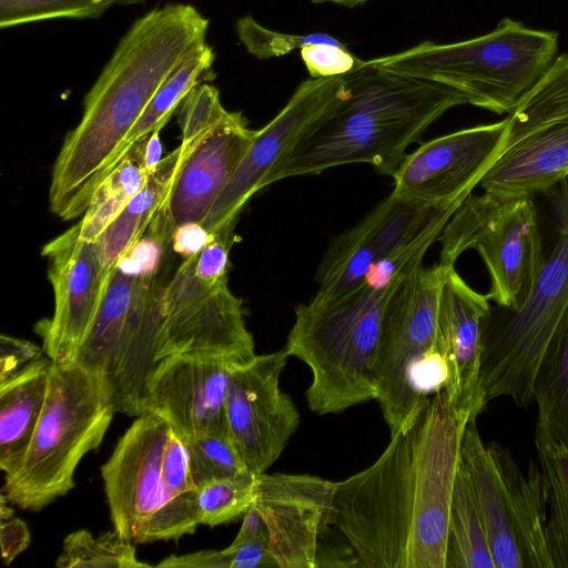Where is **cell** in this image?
<instances>
[{"instance_id": "7dc6e473", "label": "cell", "mask_w": 568, "mask_h": 568, "mask_svg": "<svg viewBox=\"0 0 568 568\" xmlns=\"http://www.w3.org/2000/svg\"><path fill=\"white\" fill-rule=\"evenodd\" d=\"M209 239L210 234L200 223H185L176 227L172 247L175 253L189 257L199 253L206 245Z\"/></svg>"}, {"instance_id": "7bdbcfd3", "label": "cell", "mask_w": 568, "mask_h": 568, "mask_svg": "<svg viewBox=\"0 0 568 568\" xmlns=\"http://www.w3.org/2000/svg\"><path fill=\"white\" fill-rule=\"evenodd\" d=\"M42 353H44L43 349L29 341L2 334L0 336V383L43 357Z\"/></svg>"}, {"instance_id": "bcb514c9", "label": "cell", "mask_w": 568, "mask_h": 568, "mask_svg": "<svg viewBox=\"0 0 568 568\" xmlns=\"http://www.w3.org/2000/svg\"><path fill=\"white\" fill-rule=\"evenodd\" d=\"M155 567L182 568H229L227 558L222 550H200L184 555H171Z\"/></svg>"}, {"instance_id": "f35d334b", "label": "cell", "mask_w": 568, "mask_h": 568, "mask_svg": "<svg viewBox=\"0 0 568 568\" xmlns=\"http://www.w3.org/2000/svg\"><path fill=\"white\" fill-rule=\"evenodd\" d=\"M161 483L173 504L199 516L197 486L192 477L189 452L171 428L161 458Z\"/></svg>"}, {"instance_id": "9a60e30c", "label": "cell", "mask_w": 568, "mask_h": 568, "mask_svg": "<svg viewBox=\"0 0 568 568\" xmlns=\"http://www.w3.org/2000/svg\"><path fill=\"white\" fill-rule=\"evenodd\" d=\"M54 295L51 318L36 324L42 349L53 363H75L97 318L108 280L97 242L80 236L79 222L41 251Z\"/></svg>"}, {"instance_id": "e575fe53", "label": "cell", "mask_w": 568, "mask_h": 568, "mask_svg": "<svg viewBox=\"0 0 568 568\" xmlns=\"http://www.w3.org/2000/svg\"><path fill=\"white\" fill-rule=\"evenodd\" d=\"M256 481L257 475L248 471L199 487L196 504L201 525L215 527L243 517L253 506Z\"/></svg>"}, {"instance_id": "7402d4cb", "label": "cell", "mask_w": 568, "mask_h": 568, "mask_svg": "<svg viewBox=\"0 0 568 568\" xmlns=\"http://www.w3.org/2000/svg\"><path fill=\"white\" fill-rule=\"evenodd\" d=\"M462 463L470 480L496 568H525L508 513L506 491L497 463L476 428L467 424L462 442Z\"/></svg>"}, {"instance_id": "8fae6325", "label": "cell", "mask_w": 568, "mask_h": 568, "mask_svg": "<svg viewBox=\"0 0 568 568\" xmlns=\"http://www.w3.org/2000/svg\"><path fill=\"white\" fill-rule=\"evenodd\" d=\"M508 114L503 149L479 185L505 195L548 192L568 178V52Z\"/></svg>"}, {"instance_id": "9c48e42d", "label": "cell", "mask_w": 568, "mask_h": 568, "mask_svg": "<svg viewBox=\"0 0 568 568\" xmlns=\"http://www.w3.org/2000/svg\"><path fill=\"white\" fill-rule=\"evenodd\" d=\"M548 192L558 241L526 301L517 310H491L480 367L487 403L509 397L527 407L534 402L537 371L568 308V178Z\"/></svg>"}, {"instance_id": "7a4b0ae2", "label": "cell", "mask_w": 568, "mask_h": 568, "mask_svg": "<svg viewBox=\"0 0 568 568\" xmlns=\"http://www.w3.org/2000/svg\"><path fill=\"white\" fill-rule=\"evenodd\" d=\"M207 28L209 20L185 3L155 8L130 27L84 97L81 120L53 163L52 213L63 221L83 215L101 171L173 69L205 41Z\"/></svg>"}, {"instance_id": "f6af8a7d", "label": "cell", "mask_w": 568, "mask_h": 568, "mask_svg": "<svg viewBox=\"0 0 568 568\" xmlns=\"http://www.w3.org/2000/svg\"><path fill=\"white\" fill-rule=\"evenodd\" d=\"M31 541L27 524L20 518L11 517L0 520V547L4 566H9Z\"/></svg>"}, {"instance_id": "83f0119b", "label": "cell", "mask_w": 568, "mask_h": 568, "mask_svg": "<svg viewBox=\"0 0 568 568\" xmlns=\"http://www.w3.org/2000/svg\"><path fill=\"white\" fill-rule=\"evenodd\" d=\"M446 568H496L484 520L462 462L450 501Z\"/></svg>"}, {"instance_id": "d6a6232c", "label": "cell", "mask_w": 568, "mask_h": 568, "mask_svg": "<svg viewBox=\"0 0 568 568\" xmlns=\"http://www.w3.org/2000/svg\"><path fill=\"white\" fill-rule=\"evenodd\" d=\"M58 568H150L136 557L135 542L115 529L94 537L85 529L65 536L57 558Z\"/></svg>"}, {"instance_id": "d6986e66", "label": "cell", "mask_w": 568, "mask_h": 568, "mask_svg": "<svg viewBox=\"0 0 568 568\" xmlns=\"http://www.w3.org/2000/svg\"><path fill=\"white\" fill-rule=\"evenodd\" d=\"M336 481L302 474L257 475L253 507L280 568H315L322 534L334 526Z\"/></svg>"}, {"instance_id": "8992f818", "label": "cell", "mask_w": 568, "mask_h": 568, "mask_svg": "<svg viewBox=\"0 0 568 568\" xmlns=\"http://www.w3.org/2000/svg\"><path fill=\"white\" fill-rule=\"evenodd\" d=\"M453 267L422 264L396 280L385 300L374 378L390 436L408 428L426 399L448 382L437 323L443 284Z\"/></svg>"}, {"instance_id": "ba28073f", "label": "cell", "mask_w": 568, "mask_h": 568, "mask_svg": "<svg viewBox=\"0 0 568 568\" xmlns=\"http://www.w3.org/2000/svg\"><path fill=\"white\" fill-rule=\"evenodd\" d=\"M161 271L142 272L124 256L118 261L75 361L97 379L115 413L143 414L146 384L158 363L166 283Z\"/></svg>"}, {"instance_id": "ffe728a7", "label": "cell", "mask_w": 568, "mask_h": 568, "mask_svg": "<svg viewBox=\"0 0 568 568\" xmlns=\"http://www.w3.org/2000/svg\"><path fill=\"white\" fill-rule=\"evenodd\" d=\"M233 363L186 354L159 359L146 384L143 414L163 418L182 442L229 432L226 397Z\"/></svg>"}, {"instance_id": "603a6c76", "label": "cell", "mask_w": 568, "mask_h": 568, "mask_svg": "<svg viewBox=\"0 0 568 568\" xmlns=\"http://www.w3.org/2000/svg\"><path fill=\"white\" fill-rule=\"evenodd\" d=\"M488 446L504 483L525 568H554L547 542V495L540 466L530 462L525 476L507 449L496 443Z\"/></svg>"}, {"instance_id": "f1b7e54d", "label": "cell", "mask_w": 568, "mask_h": 568, "mask_svg": "<svg viewBox=\"0 0 568 568\" xmlns=\"http://www.w3.org/2000/svg\"><path fill=\"white\" fill-rule=\"evenodd\" d=\"M145 139L130 148L119 165L92 194L79 221L81 239L95 242L143 187L149 175L144 164Z\"/></svg>"}, {"instance_id": "b9f144b4", "label": "cell", "mask_w": 568, "mask_h": 568, "mask_svg": "<svg viewBox=\"0 0 568 568\" xmlns=\"http://www.w3.org/2000/svg\"><path fill=\"white\" fill-rule=\"evenodd\" d=\"M229 568H266L277 567L271 549L267 530L239 544H231L223 549Z\"/></svg>"}, {"instance_id": "5b68a950", "label": "cell", "mask_w": 568, "mask_h": 568, "mask_svg": "<svg viewBox=\"0 0 568 568\" xmlns=\"http://www.w3.org/2000/svg\"><path fill=\"white\" fill-rule=\"evenodd\" d=\"M557 51V32L504 18L493 31L473 39L423 41L372 61L449 85L462 92L468 104L505 114L546 74Z\"/></svg>"}, {"instance_id": "277c9868", "label": "cell", "mask_w": 568, "mask_h": 568, "mask_svg": "<svg viewBox=\"0 0 568 568\" xmlns=\"http://www.w3.org/2000/svg\"><path fill=\"white\" fill-rule=\"evenodd\" d=\"M392 285L379 290L364 283L336 298L295 307L284 349L311 369L305 397L313 413H341L376 398L374 367Z\"/></svg>"}, {"instance_id": "ab89813d", "label": "cell", "mask_w": 568, "mask_h": 568, "mask_svg": "<svg viewBox=\"0 0 568 568\" xmlns=\"http://www.w3.org/2000/svg\"><path fill=\"white\" fill-rule=\"evenodd\" d=\"M227 110L223 106L219 90L210 84L193 88L180 104L179 124L181 141H193L215 125Z\"/></svg>"}, {"instance_id": "4fadbf2b", "label": "cell", "mask_w": 568, "mask_h": 568, "mask_svg": "<svg viewBox=\"0 0 568 568\" xmlns=\"http://www.w3.org/2000/svg\"><path fill=\"white\" fill-rule=\"evenodd\" d=\"M194 255L185 257L164 284L158 361L180 354L251 359L256 355L255 344L242 300L231 292L229 280H201Z\"/></svg>"}, {"instance_id": "816d5d0a", "label": "cell", "mask_w": 568, "mask_h": 568, "mask_svg": "<svg viewBox=\"0 0 568 568\" xmlns=\"http://www.w3.org/2000/svg\"><path fill=\"white\" fill-rule=\"evenodd\" d=\"M145 0H95V2L100 6L105 7L109 9L111 6H129V4H138L142 3Z\"/></svg>"}, {"instance_id": "44dd1931", "label": "cell", "mask_w": 568, "mask_h": 568, "mask_svg": "<svg viewBox=\"0 0 568 568\" xmlns=\"http://www.w3.org/2000/svg\"><path fill=\"white\" fill-rule=\"evenodd\" d=\"M493 306L487 295L470 287L450 268L443 284L437 341L447 368L444 389L450 406L468 422H476L487 405L480 381L485 332Z\"/></svg>"}, {"instance_id": "1f68e13d", "label": "cell", "mask_w": 568, "mask_h": 568, "mask_svg": "<svg viewBox=\"0 0 568 568\" xmlns=\"http://www.w3.org/2000/svg\"><path fill=\"white\" fill-rule=\"evenodd\" d=\"M535 444L549 506L547 542L552 566L568 568V448Z\"/></svg>"}, {"instance_id": "cb8c5ba5", "label": "cell", "mask_w": 568, "mask_h": 568, "mask_svg": "<svg viewBox=\"0 0 568 568\" xmlns=\"http://www.w3.org/2000/svg\"><path fill=\"white\" fill-rule=\"evenodd\" d=\"M52 361L43 356L0 383V469L12 473L21 463L39 423Z\"/></svg>"}, {"instance_id": "74e56055", "label": "cell", "mask_w": 568, "mask_h": 568, "mask_svg": "<svg viewBox=\"0 0 568 568\" xmlns=\"http://www.w3.org/2000/svg\"><path fill=\"white\" fill-rule=\"evenodd\" d=\"M236 33L246 51L260 60L286 55L312 43H343L324 32L293 34L274 31L263 27L251 16L237 20Z\"/></svg>"}, {"instance_id": "ac0fdd59", "label": "cell", "mask_w": 568, "mask_h": 568, "mask_svg": "<svg viewBox=\"0 0 568 568\" xmlns=\"http://www.w3.org/2000/svg\"><path fill=\"white\" fill-rule=\"evenodd\" d=\"M256 132L241 112L227 111L191 150L146 231L172 245L176 227L200 223L229 184Z\"/></svg>"}, {"instance_id": "30bf717a", "label": "cell", "mask_w": 568, "mask_h": 568, "mask_svg": "<svg viewBox=\"0 0 568 568\" xmlns=\"http://www.w3.org/2000/svg\"><path fill=\"white\" fill-rule=\"evenodd\" d=\"M438 241L439 263L448 267L465 251L476 250L490 276L486 295L508 310L526 301L546 262L535 204L527 195L469 194Z\"/></svg>"}, {"instance_id": "2e32d148", "label": "cell", "mask_w": 568, "mask_h": 568, "mask_svg": "<svg viewBox=\"0 0 568 568\" xmlns=\"http://www.w3.org/2000/svg\"><path fill=\"white\" fill-rule=\"evenodd\" d=\"M343 75L311 78L295 89L283 109L257 130L229 184L200 224L212 235L236 223L247 201L301 135L341 99Z\"/></svg>"}, {"instance_id": "c3c4849f", "label": "cell", "mask_w": 568, "mask_h": 568, "mask_svg": "<svg viewBox=\"0 0 568 568\" xmlns=\"http://www.w3.org/2000/svg\"><path fill=\"white\" fill-rule=\"evenodd\" d=\"M160 129L154 130L146 139H145V148H144V164L148 173H152L160 161L162 160V145L160 140Z\"/></svg>"}, {"instance_id": "8d00e7d4", "label": "cell", "mask_w": 568, "mask_h": 568, "mask_svg": "<svg viewBox=\"0 0 568 568\" xmlns=\"http://www.w3.org/2000/svg\"><path fill=\"white\" fill-rule=\"evenodd\" d=\"M106 10L95 0H0V28L52 19L99 18Z\"/></svg>"}, {"instance_id": "484cf974", "label": "cell", "mask_w": 568, "mask_h": 568, "mask_svg": "<svg viewBox=\"0 0 568 568\" xmlns=\"http://www.w3.org/2000/svg\"><path fill=\"white\" fill-rule=\"evenodd\" d=\"M214 59V51L205 41L195 44L185 54L161 84L142 115L101 171L97 187L119 165L134 143L145 139L154 130H161L168 123L189 92L206 79Z\"/></svg>"}, {"instance_id": "52a82bcc", "label": "cell", "mask_w": 568, "mask_h": 568, "mask_svg": "<svg viewBox=\"0 0 568 568\" xmlns=\"http://www.w3.org/2000/svg\"><path fill=\"white\" fill-rule=\"evenodd\" d=\"M114 413L83 367L52 362L32 439L20 465L4 475L2 494L10 504L40 511L73 489L79 463L101 445Z\"/></svg>"}, {"instance_id": "d590c367", "label": "cell", "mask_w": 568, "mask_h": 568, "mask_svg": "<svg viewBox=\"0 0 568 568\" xmlns=\"http://www.w3.org/2000/svg\"><path fill=\"white\" fill-rule=\"evenodd\" d=\"M183 443L189 452L191 473L197 488L215 479L250 471L229 432L201 434Z\"/></svg>"}, {"instance_id": "836d02e7", "label": "cell", "mask_w": 568, "mask_h": 568, "mask_svg": "<svg viewBox=\"0 0 568 568\" xmlns=\"http://www.w3.org/2000/svg\"><path fill=\"white\" fill-rule=\"evenodd\" d=\"M460 204L462 202L442 207L413 239L378 260L365 283L385 290L422 265L427 250L438 241L448 220Z\"/></svg>"}, {"instance_id": "d4e9b609", "label": "cell", "mask_w": 568, "mask_h": 568, "mask_svg": "<svg viewBox=\"0 0 568 568\" xmlns=\"http://www.w3.org/2000/svg\"><path fill=\"white\" fill-rule=\"evenodd\" d=\"M201 138L194 141H181L176 149L162 158L156 169L148 175L143 187L95 241L106 280L121 256L148 230L166 199L179 170Z\"/></svg>"}, {"instance_id": "3957f363", "label": "cell", "mask_w": 568, "mask_h": 568, "mask_svg": "<svg viewBox=\"0 0 568 568\" xmlns=\"http://www.w3.org/2000/svg\"><path fill=\"white\" fill-rule=\"evenodd\" d=\"M337 103L314 122L282 156L263 182L321 173L355 163L390 175L410 144L448 110L468 104L458 90L399 73L371 60L344 74Z\"/></svg>"}, {"instance_id": "7c38bea8", "label": "cell", "mask_w": 568, "mask_h": 568, "mask_svg": "<svg viewBox=\"0 0 568 568\" xmlns=\"http://www.w3.org/2000/svg\"><path fill=\"white\" fill-rule=\"evenodd\" d=\"M169 433L163 418L144 413L101 466L113 529L135 544L178 540L201 525L196 514L173 504L163 489L161 458Z\"/></svg>"}, {"instance_id": "e0dca14e", "label": "cell", "mask_w": 568, "mask_h": 568, "mask_svg": "<svg viewBox=\"0 0 568 568\" xmlns=\"http://www.w3.org/2000/svg\"><path fill=\"white\" fill-rule=\"evenodd\" d=\"M507 123L506 118L423 143L393 174V192L436 206L463 202L498 158Z\"/></svg>"}, {"instance_id": "f907efd6", "label": "cell", "mask_w": 568, "mask_h": 568, "mask_svg": "<svg viewBox=\"0 0 568 568\" xmlns=\"http://www.w3.org/2000/svg\"><path fill=\"white\" fill-rule=\"evenodd\" d=\"M10 501L7 499L4 494H1V501H0V520H7L11 517H13V508L9 506Z\"/></svg>"}, {"instance_id": "5bb4252c", "label": "cell", "mask_w": 568, "mask_h": 568, "mask_svg": "<svg viewBox=\"0 0 568 568\" xmlns=\"http://www.w3.org/2000/svg\"><path fill=\"white\" fill-rule=\"evenodd\" d=\"M288 357L283 348L232 365L226 397L229 432L255 475L276 462L300 425L298 409L280 386Z\"/></svg>"}, {"instance_id": "4dcf8cb0", "label": "cell", "mask_w": 568, "mask_h": 568, "mask_svg": "<svg viewBox=\"0 0 568 568\" xmlns=\"http://www.w3.org/2000/svg\"><path fill=\"white\" fill-rule=\"evenodd\" d=\"M445 206L448 205L436 206L392 191L358 226L381 260L413 239Z\"/></svg>"}, {"instance_id": "ee69618b", "label": "cell", "mask_w": 568, "mask_h": 568, "mask_svg": "<svg viewBox=\"0 0 568 568\" xmlns=\"http://www.w3.org/2000/svg\"><path fill=\"white\" fill-rule=\"evenodd\" d=\"M329 526L320 537L315 568L321 567H361L357 555L351 544L338 530Z\"/></svg>"}, {"instance_id": "f546056e", "label": "cell", "mask_w": 568, "mask_h": 568, "mask_svg": "<svg viewBox=\"0 0 568 568\" xmlns=\"http://www.w3.org/2000/svg\"><path fill=\"white\" fill-rule=\"evenodd\" d=\"M378 255L358 224L336 236L321 261L315 301H329L347 294L365 283Z\"/></svg>"}, {"instance_id": "6da1fadb", "label": "cell", "mask_w": 568, "mask_h": 568, "mask_svg": "<svg viewBox=\"0 0 568 568\" xmlns=\"http://www.w3.org/2000/svg\"><path fill=\"white\" fill-rule=\"evenodd\" d=\"M468 423L438 392L371 466L336 481L333 525L361 567L446 568L450 501Z\"/></svg>"}, {"instance_id": "4316f807", "label": "cell", "mask_w": 568, "mask_h": 568, "mask_svg": "<svg viewBox=\"0 0 568 568\" xmlns=\"http://www.w3.org/2000/svg\"><path fill=\"white\" fill-rule=\"evenodd\" d=\"M534 402L535 443L568 448V308L537 371Z\"/></svg>"}, {"instance_id": "681fc988", "label": "cell", "mask_w": 568, "mask_h": 568, "mask_svg": "<svg viewBox=\"0 0 568 568\" xmlns=\"http://www.w3.org/2000/svg\"><path fill=\"white\" fill-rule=\"evenodd\" d=\"M313 3H334L346 8L361 6L369 0H310Z\"/></svg>"}, {"instance_id": "60d3db41", "label": "cell", "mask_w": 568, "mask_h": 568, "mask_svg": "<svg viewBox=\"0 0 568 568\" xmlns=\"http://www.w3.org/2000/svg\"><path fill=\"white\" fill-rule=\"evenodd\" d=\"M300 51L311 78L344 75L361 62L344 43H312Z\"/></svg>"}]
</instances>
